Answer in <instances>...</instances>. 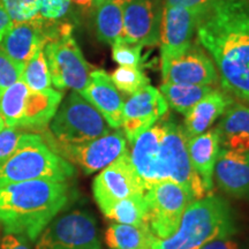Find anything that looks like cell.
Instances as JSON below:
<instances>
[{"label": "cell", "instance_id": "6da1fadb", "mask_svg": "<svg viewBox=\"0 0 249 249\" xmlns=\"http://www.w3.org/2000/svg\"><path fill=\"white\" fill-rule=\"evenodd\" d=\"M196 34L213 58L223 89L249 105V0H214Z\"/></svg>", "mask_w": 249, "mask_h": 249}, {"label": "cell", "instance_id": "7a4b0ae2", "mask_svg": "<svg viewBox=\"0 0 249 249\" xmlns=\"http://www.w3.org/2000/svg\"><path fill=\"white\" fill-rule=\"evenodd\" d=\"M187 142L182 124L166 113L130 143L132 163L145 191L155 183L170 180L185 187L194 200L208 195L192 166Z\"/></svg>", "mask_w": 249, "mask_h": 249}, {"label": "cell", "instance_id": "3957f363", "mask_svg": "<svg viewBox=\"0 0 249 249\" xmlns=\"http://www.w3.org/2000/svg\"><path fill=\"white\" fill-rule=\"evenodd\" d=\"M70 195L67 181L31 180L0 187V225L5 233L36 240L66 207Z\"/></svg>", "mask_w": 249, "mask_h": 249}, {"label": "cell", "instance_id": "277c9868", "mask_svg": "<svg viewBox=\"0 0 249 249\" xmlns=\"http://www.w3.org/2000/svg\"><path fill=\"white\" fill-rule=\"evenodd\" d=\"M235 231L230 204L220 196L207 195L193 201L178 230L163 240L156 239L152 249H201L214 239L233 236Z\"/></svg>", "mask_w": 249, "mask_h": 249}, {"label": "cell", "instance_id": "5b68a950", "mask_svg": "<svg viewBox=\"0 0 249 249\" xmlns=\"http://www.w3.org/2000/svg\"><path fill=\"white\" fill-rule=\"evenodd\" d=\"M75 167L49 147L43 136L24 133L17 150L0 165V187L31 180L67 181Z\"/></svg>", "mask_w": 249, "mask_h": 249}, {"label": "cell", "instance_id": "8992f818", "mask_svg": "<svg viewBox=\"0 0 249 249\" xmlns=\"http://www.w3.org/2000/svg\"><path fill=\"white\" fill-rule=\"evenodd\" d=\"M62 96L52 88L35 91L18 80L0 97V117L7 127L44 129L53 119Z\"/></svg>", "mask_w": 249, "mask_h": 249}, {"label": "cell", "instance_id": "52a82bcc", "mask_svg": "<svg viewBox=\"0 0 249 249\" xmlns=\"http://www.w3.org/2000/svg\"><path fill=\"white\" fill-rule=\"evenodd\" d=\"M50 135L55 141L77 144L98 139L111 132L110 126L95 107L77 91L60 103L50 123Z\"/></svg>", "mask_w": 249, "mask_h": 249}, {"label": "cell", "instance_id": "ba28073f", "mask_svg": "<svg viewBox=\"0 0 249 249\" xmlns=\"http://www.w3.org/2000/svg\"><path fill=\"white\" fill-rule=\"evenodd\" d=\"M44 54L54 88L80 92L87 86L91 70L71 36V26L64 24L59 35L46 43Z\"/></svg>", "mask_w": 249, "mask_h": 249}, {"label": "cell", "instance_id": "9c48e42d", "mask_svg": "<svg viewBox=\"0 0 249 249\" xmlns=\"http://www.w3.org/2000/svg\"><path fill=\"white\" fill-rule=\"evenodd\" d=\"M145 192L152 234L157 240L169 238L178 230L183 213L194 197L185 187L170 180L155 183Z\"/></svg>", "mask_w": 249, "mask_h": 249}, {"label": "cell", "instance_id": "30bf717a", "mask_svg": "<svg viewBox=\"0 0 249 249\" xmlns=\"http://www.w3.org/2000/svg\"><path fill=\"white\" fill-rule=\"evenodd\" d=\"M35 249H102L96 219L81 210L62 214L40 233Z\"/></svg>", "mask_w": 249, "mask_h": 249}, {"label": "cell", "instance_id": "8fae6325", "mask_svg": "<svg viewBox=\"0 0 249 249\" xmlns=\"http://www.w3.org/2000/svg\"><path fill=\"white\" fill-rule=\"evenodd\" d=\"M46 143L59 156L75 164L86 174L105 169L127 150L126 136L120 130L110 132L101 138L77 144L60 143L48 135Z\"/></svg>", "mask_w": 249, "mask_h": 249}, {"label": "cell", "instance_id": "7c38bea8", "mask_svg": "<svg viewBox=\"0 0 249 249\" xmlns=\"http://www.w3.org/2000/svg\"><path fill=\"white\" fill-rule=\"evenodd\" d=\"M92 193L102 213L124 198L144 195L145 187L134 169L128 150L93 179Z\"/></svg>", "mask_w": 249, "mask_h": 249}, {"label": "cell", "instance_id": "4fadbf2b", "mask_svg": "<svg viewBox=\"0 0 249 249\" xmlns=\"http://www.w3.org/2000/svg\"><path fill=\"white\" fill-rule=\"evenodd\" d=\"M201 17L180 6H163L160 31L161 74L192 45Z\"/></svg>", "mask_w": 249, "mask_h": 249}, {"label": "cell", "instance_id": "5bb4252c", "mask_svg": "<svg viewBox=\"0 0 249 249\" xmlns=\"http://www.w3.org/2000/svg\"><path fill=\"white\" fill-rule=\"evenodd\" d=\"M169 105L160 89L147 86L133 93L124 104L123 129L132 143L140 134L150 128L167 113Z\"/></svg>", "mask_w": 249, "mask_h": 249}, {"label": "cell", "instance_id": "9a60e30c", "mask_svg": "<svg viewBox=\"0 0 249 249\" xmlns=\"http://www.w3.org/2000/svg\"><path fill=\"white\" fill-rule=\"evenodd\" d=\"M161 13L160 0H128L124 12V39L143 46L157 44Z\"/></svg>", "mask_w": 249, "mask_h": 249}, {"label": "cell", "instance_id": "2e32d148", "mask_svg": "<svg viewBox=\"0 0 249 249\" xmlns=\"http://www.w3.org/2000/svg\"><path fill=\"white\" fill-rule=\"evenodd\" d=\"M161 76L163 83L189 86H211L219 79L213 59L194 42L185 53L171 62Z\"/></svg>", "mask_w": 249, "mask_h": 249}, {"label": "cell", "instance_id": "e0dca14e", "mask_svg": "<svg viewBox=\"0 0 249 249\" xmlns=\"http://www.w3.org/2000/svg\"><path fill=\"white\" fill-rule=\"evenodd\" d=\"M45 21L13 24L0 42V49L12 59L26 65L52 38L54 27Z\"/></svg>", "mask_w": 249, "mask_h": 249}, {"label": "cell", "instance_id": "ac0fdd59", "mask_svg": "<svg viewBox=\"0 0 249 249\" xmlns=\"http://www.w3.org/2000/svg\"><path fill=\"white\" fill-rule=\"evenodd\" d=\"M79 93L101 113L110 128H120L124 102L107 71H91L88 83Z\"/></svg>", "mask_w": 249, "mask_h": 249}, {"label": "cell", "instance_id": "d6986e66", "mask_svg": "<svg viewBox=\"0 0 249 249\" xmlns=\"http://www.w3.org/2000/svg\"><path fill=\"white\" fill-rule=\"evenodd\" d=\"M218 188L234 198L249 197V152L220 149L213 169Z\"/></svg>", "mask_w": 249, "mask_h": 249}, {"label": "cell", "instance_id": "ffe728a7", "mask_svg": "<svg viewBox=\"0 0 249 249\" xmlns=\"http://www.w3.org/2000/svg\"><path fill=\"white\" fill-rule=\"evenodd\" d=\"M187 148L193 169L198 174L209 194L213 188V169L220 151L219 134L216 128L208 129L200 135L188 139Z\"/></svg>", "mask_w": 249, "mask_h": 249}, {"label": "cell", "instance_id": "44dd1931", "mask_svg": "<svg viewBox=\"0 0 249 249\" xmlns=\"http://www.w3.org/2000/svg\"><path fill=\"white\" fill-rule=\"evenodd\" d=\"M233 102L229 93L219 90H213L204 96L185 116L182 127L187 138H194L210 129Z\"/></svg>", "mask_w": 249, "mask_h": 249}, {"label": "cell", "instance_id": "7402d4cb", "mask_svg": "<svg viewBox=\"0 0 249 249\" xmlns=\"http://www.w3.org/2000/svg\"><path fill=\"white\" fill-rule=\"evenodd\" d=\"M216 129L223 149L249 152V105L233 102Z\"/></svg>", "mask_w": 249, "mask_h": 249}, {"label": "cell", "instance_id": "603a6c76", "mask_svg": "<svg viewBox=\"0 0 249 249\" xmlns=\"http://www.w3.org/2000/svg\"><path fill=\"white\" fill-rule=\"evenodd\" d=\"M128 0H107L96 6L93 24L97 38L113 45L124 38V12Z\"/></svg>", "mask_w": 249, "mask_h": 249}, {"label": "cell", "instance_id": "cb8c5ba5", "mask_svg": "<svg viewBox=\"0 0 249 249\" xmlns=\"http://www.w3.org/2000/svg\"><path fill=\"white\" fill-rule=\"evenodd\" d=\"M103 214L108 219L117 222V224H124L140 229H150L148 204L144 195L130 196L118 201L105 210Z\"/></svg>", "mask_w": 249, "mask_h": 249}, {"label": "cell", "instance_id": "d4e9b609", "mask_svg": "<svg viewBox=\"0 0 249 249\" xmlns=\"http://www.w3.org/2000/svg\"><path fill=\"white\" fill-rule=\"evenodd\" d=\"M156 241L150 229L111 224L105 232V242L110 249H152Z\"/></svg>", "mask_w": 249, "mask_h": 249}, {"label": "cell", "instance_id": "484cf974", "mask_svg": "<svg viewBox=\"0 0 249 249\" xmlns=\"http://www.w3.org/2000/svg\"><path fill=\"white\" fill-rule=\"evenodd\" d=\"M210 86H189L163 83L160 91L164 96L167 105L174 111L186 116L204 96L213 91Z\"/></svg>", "mask_w": 249, "mask_h": 249}, {"label": "cell", "instance_id": "4316f807", "mask_svg": "<svg viewBox=\"0 0 249 249\" xmlns=\"http://www.w3.org/2000/svg\"><path fill=\"white\" fill-rule=\"evenodd\" d=\"M21 80L31 90H35V91H42V90L51 88V75H50L48 61L44 54V49L39 50L24 65Z\"/></svg>", "mask_w": 249, "mask_h": 249}, {"label": "cell", "instance_id": "83f0119b", "mask_svg": "<svg viewBox=\"0 0 249 249\" xmlns=\"http://www.w3.org/2000/svg\"><path fill=\"white\" fill-rule=\"evenodd\" d=\"M111 79L120 92L129 96L149 86V82H150L141 67L132 66L118 67L111 75Z\"/></svg>", "mask_w": 249, "mask_h": 249}, {"label": "cell", "instance_id": "f1b7e54d", "mask_svg": "<svg viewBox=\"0 0 249 249\" xmlns=\"http://www.w3.org/2000/svg\"><path fill=\"white\" fill-rule=\"evenodd\" d=\"M13 24L40 21L42 0H1Z\"/></svg>", "mask_w": 249, "mask_h": 249}, {"label": "cell", "instance_id": "f546056e", "mask_svg": "<svg viewBox=\"0 0 249 249\" xmlns=\"http://www.w3.org/2000/svg\"><path fill=\"white\" fill-rule=\"evenodd\" d=\"M143 45L130 43L124 38L112 45V59L120 66L141 67Z\"/></svg>", "mask_w": 249, "mask_h": 249}, {"label": "cell", "instance_id": "4dcf8cb0", "mask_svg": "<svg viewBox=\"0 0 249 249\" xmlns=\"http://www.w3.org/2000/svg\"><path fill=\"white\" fill-rule=\"evenodd\" d=\"M24 65L15 61L0 49V97L9 87L21 80Z\"/></svg>", "mask_w": 249, "mask_h": 249}, {"label": "cell", "instance_id": "1f68e13d", "mask_svg": "<svg viewBox=\"0 0 249 249\" xmlns=\"http://www.w3.org/2000/svg\"><path fill=\"white\" fill-rule=\"evenodd\" d=\"M22 134L20 128L7 126L0 132V165L4 164L17 150Z\"/></svg>", "mask_w": 249, "mask_h": 249}, {"label": "cell", "instance_id": "d6a6232c", "mask_svg": "<svg viewBox=\"0 0 249 249\" xmlns=\"http://www.w3.org/2000/svg\"><path fill=\"white\" fill-rule=\"evenodd\" d=\"M71 0H42L40 18L45 22H58L70 11Z\"/></svg>", "mask_w": 249, "mask_h": 249}, {"label": "cell", "instance_id": "836d02e7", "mask_svg": "<svg viewBox=\"0 0 249 249\" xmlns=\"http://www.w3.org/2000/svg\"><path fill=\"white\" fill-rule=\"evenodd\" d=\"M214 0H165L164 6H180L203 15Z\"/></svg>", "mask_w": 249, "mask_h": 249}, {"label": "cell", "instance_id": "e575fe53", "mask_svg": "<svg viewBox=\"0 0 249 249\" xmlns=\"http://www.w3.org/2000/svg\"><path fill=\"white\" fill-rule=\"evenodd\" d=\"M0 249H30L23 236L5 233L0 240Z\"/></svg>", "mask_w": 249, "mask_h": 249}, {"label": "cell", "instance_id": "d590c367", "mask_svg": "<svg viewBox=\"0 0 249 249\" xmlns=\"http://www.w3.org/2000/svg\"><path fill=\"white\" fill-rule=\"evenodd\" d=\"M201 249H240V246L234 239H232V236H227V238L214 239L209 244L204 245Z\"/></svg>", "mask_w": 249, "mask_h": 249}, {"label": "cell", "instance_id": "8d00e7d4", "mask_svg": "<svg viewBox=\"0 0 249 249\" xmlns=\"http://www.w3.org/2000/svg\"><path fill=\"white\" fill-rule=\"evenodd\" d=\"M12 26H13V22H12L11 18L8 17L7 12H6L4 5L0 0V42L4 38L6 33L11 29Z\"/></svg>", "mask_w": 249, "mask_h": 249}, {"label": "cell", "instance_id": "74e56055", "mask_svg": "<svg viewBox=\"0 0 249 249\" xmlns=\"http://www.w3.org/2000/svg\"><path fill=\"white\" fill-rule=\"evenodd\" d=\"M71 2L83 9L91 8V6L93 5L92 0H71Z\"/></svg>", "mask_w": 249, "mask_h": 249}, {"label": "cell", "instance_id": "f35d334b", "mask_svg": "<svg viewBox=\"0 0 249 249\" xmlns=\"http://www.w3.org/2000/svg\"><path fill=\"white\" fill-rule=\"evenodd\" d=\"M104 1H107V0H92V4L95 6H97V5H101L102 2H104Z\"/></svg>", "mask_w": 249, "mask_h": 249}, {"label": "cell", "instance_id": "ab89813d", "mask_svg": "<svg viewBox=\"0 0 249 249\" xmlns=\"http://www.w3.org/2000/svg\"><path fill=\"white\" fill-rule=\"evenodd\" d=\"M4 127H5V123H4V120H2V118L0 117V132L4 129Z\"/></svg>", "mask_w": 249, "mask_h": 249}]
</instances>
